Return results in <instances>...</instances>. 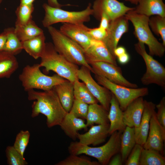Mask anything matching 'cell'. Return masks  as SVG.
Here are the masks:
<instances>
[{"mask_svg": "<svg viewBox=\"0 0 165 165\" xmlns=\"http://www.w3.org/2000/svg\"><path fill=\"white\" fill-rule=\"evenodd\" d=\"M27 92L28 100L35 101L31 106V117L34 118L42 114L46 117L48 127L59 126L68 112L62 105L54 89L42 92L31 90Z\"/></svg>", "mask_w": 165, "mask_h": 165, "instance_id": "cell-1", "label": "cell"}, {"mask_svg": "<svg viewBox=\"0 0 165 165\" xmlns=\"http://www.w3.org/2000/svg\"><path fill=\"white\" fill-rule=\"evenodd\" d=\"M122 133L115 131L110 135L108 141L101 146L91 147L75 141L70 143L68 150L70 154H85L96 159L101 165H107L112 157L120 151Z\"/></svg>", "mask_w": 165, "mask_h": 165, "instance_id": "cell-2", "label": "cell"}, {"mask_svg": "<svg viewBox=\"0 0 165 165\" xmlns=\"http://www.w3.org/2000/svg\"><path fill=\"white\" fill-rule=\"evenodd\" d=\"M41 58L40 66L44 67L46 72L53 71L73 83L78 79V65L69 62L59 54L54 49L53 43L46 42L45 51Z\"/></svg>", "mask_w": 165, "mask_h": 165, "instance_id": "cell-3", "label": "cell"}, {"mask_svg": "<svg viewBox=\"0 0 165 165\" xmlns=\"http://www.w3.org/2000/svg\"><path fill=\"white\" fill-rule=\"evenodd\" d=\"M134 9L128 11L125 15L133 25L135 36L138 42L147 45L150 55L163 57L165 52V46L153 35L148 25L149 17L137 13Z\"/></svg>", "mask_w": 165, "mask_h": 165, "instance_id": "cell-4", "label": "cell"}, {"mask_svg": "<svg viewBox=\"0 0 165 165\" xmlns=\"http://www.w3.org/2000/svg\"><path fill=\"white\" fill-rule=\"evenodd\" d=\"M47 28L54 49L59 54L69 62L86 67L91 71V67L85 59L84 50L78 44L52 26Z\"/></svg>", "mask_w": 165, "mask_h": 165, "instance_id": "cell-5", "label": "cell"}, {"mask_svg": "<svg viewBox=\"0 0 165 165\" xmlns=\"http://www.w3.org/2000/svg\"><path fill=\"white\" fill-rule=\"evenodd\" d=\"M39 64H35L27 65L23 69L19 78L25 91L34 89L49 90L66 79L56 74L46 75L41 72Z\"/></svg>", "mask_w": 165, "mask_h": 165, "instance_id": "cell-6", "label": "cell"}, {"mask_svg": "<svg viewBox=\"0 0 165 165\" xmlns=\"http://www.w3.org/2000/svg\"><path fill=\"white\" fill-rule=\"evenodd\" d=\"M42 7L45 11V16L42 23L46 28L59 23L84 24L90 20V16L93 14L90 3L85 9L79 11H66L61 8L51 7L46 3H44Z\"/></svg>", "mask_w": 165, "mask_h": 165, "instance_id": "cell-7", "label": "cell"}, {"mask_svg": "<svg viewBox=\"0 0 165 165\" xmlns=\"http://www.w3.org/2000/svg\"><path fill=\"white\" fill-rule=\"evenodd\" d=\"M135 51L143 59L146 71L141 78V83L145 85L156 84L165 89V68L146 51L145 44L138 42L134 44Z\"/></svg>", "mask_w": 165, "mask_h": 165, "instance_id": "cell-8", "label": "cell"}, {"mask_svg": "<svg viewBox=\"0 0 165 165\" xmlns=\"http://www.w3.org/2000/svg\"><path fill=\"white\" fill-rule=\"evenodd\" d=\"M94 77L99 84L107 89L115 96L122 111L136 98L149 93L147 87L129 88L113 83L101 75H95Z\"/></svg>", "mask_w": 165, "mask_h": 165, "instance_id": "cell-9", "label": "cell"}, {"mask_svg": "<svg viewBox=\"0 0 165 165\" xmlns=\"http://www.w3.org/2000/svg\"><path fill=\"white\" fill-rule=\"evenodd\" d=\"M90 72L86 67L81 66L78 72V78L85 83L94 97L108 112L112 94L107 89L95 81L91 76Z\"/></svg>", "mask_w": 165, "mask_h": 165, "instance_id": "cell-10", "label": "cell"}, {"mask_svg": "<svg viewBox=\"0 0 165 165\" xmlns=\"http://www.w3.org/2000/svg\"><path fill=\"white\" fill-rule=\"evenodd\" d=\"M92 68L91 72L94 75L105 77L110 82L125 87L137 88V84L132 83L123 76L120 67L105 62H93L90 64Z\"/></svg>", "mask_w": 165, "mask_h": 165, "instance_id": "cell-11", "label": "cell"}, {"mask_svg": "<svg viewBox=\"0 0 165 165\" xmlns=\"http://www.w3.org/2000/svg\"><path fill=\"white\" fill-rule=\"evenodd\" d=\"M134 7H130L117 0H95L92 9L93 15L100 20L101 15L106 14L111 20L124 15Z\"/></svg>", "mask_w": 165, "mask_h": 165, "instance_id": "cell-12", "label": "cell"}, {"mask_svg": "<svg viewBox=\"0 0 165 165\" xmlns=\"http://www.w3.org/2000/svg\"><path fill=\"white\" fill-rule=\"evenodd\" d=\"M129 21L124 15L110 21L107 36L103 42L114 56V51L122 35L128 31Z\"/></svg>", "mask_w": 165, "mask_h": 165, "instance_id": "cell-13", "label": "cell"}, {"mask_svg": "<svg viewBox=\"0 0 165 165\" xmlns=\"http://www.w3.org/2000/svg\"><path fill=\"white\" fill-rule=\"evenodd\" d=\"M156 112H154L150 119L148 137L143 147L155 150L164 155L165 129L158 121Z\"/></svg>", "mask_w": 165, "mask_h": 165, "instance_id": "cell-14", "label": "cell"}, {"mask_svg": "<svg viewBox=\"0 0 165 165\" xmlns=\"http://www.w3.org/2000/svg\"><path fill=\"white\" fill-rule=\"evenodd\" d=\"M88 28L84 24L63 23L59 30L78 44L84 51L90 46L93 40L89 34Z\"/></svg>", "mask_w": 165, "mask_h": 165, "instance_id": "cell-15", "label": "cell"}, {"mask_svg": "<svg viewBox=\"0 0 165 165\" xmlns=\"http://www.w3.org/2000/svg\"><path fill=\"white\" fill-rule=\"evenodd\" d=\"M85 59L90 64L103 61L118 66L116 57L113 55L102 42L93 40L90 46L84 51Z\"/></svg>", "mask_w": 165, "mask_h": 165, "instance_id": "cell-16", "label": "cell"}, {"mask_svg": "<svg viewBox=\"0 0 165 165\" xmlns=\"http://www.w3.org/2000/svg\"><path fill=\"white\" fill-rule=\"evenodd\" d=\"M109 123L92 125L88 131L83 134L78 133L79 142L83 145L95 146L105 141L109 134Z\"/></svg>", "mask_w": 165, "mask_h": 165, "instance_id": "cell-17", "label": "cell"}, {"mask_svg": "<svg viewBox=\"0 0 165 165\" xmlns=\"http://www.w3.org/2000/svg\"><path fill=\"white\" fill-rule=\"evenodd\" d=\"M156 105L151 101L145 100L142 117L138 127L134 128L136 143L143 145L148 137L150 119L155 111Z\"/></svg>", "mask_w": 165, "mask_h": 165, "instance_id": "cell-18", "label": "cell"}, {"mask_svg": "<svg viewBox=\"0 0 165 165\" xmlns=\"http://www.w3.org/2000/svg\"><path fill=\"white\" fill-rule=\"evenodd\" d=\"M145 104L143 97H139L130 104L123 112L124 122L127 126L139 127L142 117Z\"/></svg>", "mask_w": 165, "mask_h": 165, "instance_id": "cell-19", "label": "cell"}, {"mask_svg": "<svg viewBox=\"0 0 165 165\" xmlns=\"http://www.w3.org/2000/svg\"><path fill=\"white\" fill-rule=\"evenodd\" d=\"M108 117L110 122L109 134L116 131L123 132L126 126L123 119V113L119 103L115 96L112 94Z\"/></svg>", "mask_w": 165, "mask_h": 165, "instance_id": "cell-20", "label": "cell"}, {"mask_svg": "<svg viewBox=\"0 0 165 165\" xmlns=\"http://www.w3.org/2000/svg\"><path fill=\"white\" fill-rule=\"evenodd\" d=\"M59 126L65 134L74 141L77 138L79 130L88 129L84 119L76 117L70 112L67 113Z\"/></svg>", "mask_w": 165, "mask_h": 165, "instance_id": "cell-21", "label": "cell"}, {"mask_svg": "<svg viewBox=\"0 0 165 165\" xmlns=\"http://www.w3.org/2000/svg\"><path fill=\"white\" fill-rule=\"evenodd\" d=\"M163 0H140L134 10L149 17L153 15L165 17V5Z\"/></svg>", "mask_w": 165, "mask_h": 165, "instance_id": "cell-22", "label": "cell"}, {"mask_svg": "<svg viewBox=\"0 0 165 165\" xmlns=\"http://www.w3.org/2000/svg\"><path fill=\"white\" fill-rule=\"evenodd\" d=\"M53 89L64 109L67 112H69L75 99L73 83L65 79L55 86Z\"/></svg>", "mask_w": 165, "mask_h": 165, "instance_id": "cell-23", "label": "cell"}, {"mask_svg": "<svg viewBox=\"0 0 165 165\" xmlns=\"http://www.w3.org/2000/svg\"><path fill=\"white\" fill-rule=\"evenodd\" d=\"M46 37L44 33L22 42L23 50L36 59L41 58L46 48Z\"/></svg>", "mask_w": 165, "mask_h": 165, "instance_id": "cell-24", "label": "cell"}, {"mask_svg": "<svg viewBox=\"0 0 165 165\" xmlns=\"http://www.w3.org/2000/svg\"><path fill=\"white\" fill-rule=\"evenodd\" d=\"M108 112L101 105L95 103L89 105L86 119L87 126L94 124H101L109 123L108 117Z\"/></svg>", "mask_w": 165, "mask_h": 165, "instance_id": "cell-25", "label": "cell"}, {"mask_svg": "<svg viewBox=\"0 0 165 165\" xmlns=\"http://www.w3.org/2000/svg\"><path fill=\"white\" fill-rule=\"evenodd\" d=\"M18 67L15 55L4 51L0 52V78H9Z\"/></svg>", "mask_w": 165, "mask_h": 165, "instance_id": "cell-26", "label": "cell"}, {"mask_svg": "<svg viewBox=\"0 0 165 165\" xmlns=\"http://www.w3.org/2000/svg\"><path fill=\"white\" fill-rule=\"evenodd\" d=\"M136 144L134 128L126 126L120 139V152L123 162L126 160Z\"/></svg>", "mask_w": 165, "mask_h": 165, "instance_id": "cell-27", "label": "cell"}, {"mask_svg": "<svg viewBox=\"0 0 165 165\" xmlns=\"http://www.w3.org/2000/svg\"><path fill=\"white\" fill-rule=\"evenodd\" d=\"M15 31L21 42H23L41 35L43 31L32 20L21 25H15Z\"/></svg>", "mask_w": 165, "mask_h": 165, "instance_id": "cell-28", "label": "cell"}, {"mask_svg": "<svg viewBox=\"0 0 165 165\" xmlns=\"http://www.w3.org/2000/svg\"><path fill=\"white\" fill-rule=\"evenodd\" d=\"M4 31L6 36V42L4 51L15 56L21 52L23 50L22 42L16 34L14 28H6Z\"/></svg>", "mask_w": 165, "mask_h": 165, "instance_id": "cell-29", "label": "cell"}, {"mask_svg": "<svg viewBox=\"0 0 165 165\" xmlns=\"http://www.w3.org/2000/svg\"><path fill=\"white\" fill-rule=\"evenodd\" d=\"M73 84L75 99L89 105L98 103V101L91 94L84 82H81L79 79H77Z\"/></svg>", "mask_w": 165, "mask_h": 165, "instance_id": "cell-30", "label": "cell"}, {"mask_svg": "<svg viewBox=\"0 0 165 165\" xmlns=\"http://www.w3.org/2000/svg\"><path fill=\"white\" fill-rule=\"evenodd\" d=\"M165 158L163 155L154 150H142L139 165H164Z\"/></svg>", "mask_w": 165, "mask_h": 165, "instance_id": "cell-31", "label": "cell"}, {"mask_svg": "<svg viewBox=\"0 0 165 165\" xmlns=\"http://www.w3.org/2000/svg\"><path fill=\"white\" fill-rule=\"evenodd\" d=\"M33 4H20L16 10V17L15 25L25 24L32 20V14L34 10Z\"/></svg>", "mask_w": 165, "mask_h": 165, "instance_id": "cell-32", "label": "cell"}, {"mask_svg": "<svg viewBox=\"0 0 165 165\" xmlns=\"http://www.w3.org/2000/svg\"><path fill=\"white\" fill-rule=\"evenodd\" d=\"M148 25L152 31L160 36L162 44L165 46V17L153 15L149 17Z\"/></svg>", "mask_w": 165, "mask_h": 165, "instance_id": "cell-33", "label": "cell"}, {"mask_svg": "<svg viewBox=\"0 0 165 165\" xmlns=\"http://www.w3.org/2000/svg\"><path fill=\"white\" fill-rule=\"evenodd\" d=\"M56 165H100L95 161H92L89 158L78 155L70 154L64 160L59 161Z\"/></svg>", "mask_w": 165, "mask_h": 165, "instance_id": "cell-34", "label": "cell"}, {"mask_svg": "<svg viewBox=\"0 0 165 165\" xmlns=\"http://www.w3.org/2000/svg\"><path fill=\"white\" fill-rule=\"evenodd\" d=\"M28 130L20 131L17 135L13 145L15 149L22 156L28 144L30 137Z\"/></svg>", "mask_w": 165, "mask_h": 165, "instance_id": "cell-35", "label": "cell"}, {"mask_svg": "<svg viewBox=\"0 0 165 165\" xmlns=\"http://www.w3.org/2000/svg\"><path fill=\"white\" fill-rule=\"evenodd\" d=\"M6 152L8 165H26L28 164L24 156L20 154L13 146H7Z\"/></svg>", "mask_w": 165, "mask_h": 165, "instance_id": "cell-36", "label": "cell"}, {"mask_svg": "<svg viewBox=\"0 0 165 165\" xmlns=\"http://www.w3.org/2000/svg\"><path fill=\"white\" fill-rule=\"evenodd\" d=\"M89 105L86 103L75 99L70 112L78 118L86 119Z\"/></svg>", "mask_w": 165, "mask_h": 165, "instance_id": "cell-37", "label": "cell"}, {"mask_svg": "<svg viewBox=\"0 0 165 165\" xmlns=\"http://www.w3.org/2000/svg\"><path fill=\"white\" fill-rule=\"evenodd\" d=\"M142 146L136 143L132 150L125 163L126 165H139V161Z\"/></svg>", "mask_w": 165, "mask_h": 165, "instance_id": "cell-38", "label": "cell"}, {"mask_svg": "<svg viewBox=\"0 0 165 165\" xmlns=\"http://www.w3.org/2000/svg\"><path fill=\"white\" fill-rule=\"evenodd\" d=\"M88 32L93 40L104 42L107 34V30L102 29L99 27L94 28H88Z\"/></svg>", "mask_w": 165, "mask_h": 165, "instance_id": "cell-39", "label": "cell"}, {"mask_svg": "<svg viewBox=\"0 0 165 165\" xmlns=\"http://www.w3.org/2000/svg\"><path fill=\"white\" fill-rule=\"evenodd\" d=\"M157 109L156 112L157 119L160 125L165 129V97H163L160 102L156 105Z\"/></svg>", "mask_w": 165, "mask_h": 165, "instance_id": "cell-40", "label": "cell"}, {"mask_svg": "<svg viewBox=\"0 0 165 165\" xmlns=\"http://www.w3.org/2000/svg\"><path fill=\"white\" fill-rule=\"evenodd\" d=\"M99 27L102 29L107 30L108 28L110 20L108 16L103 14L101 16Z\"/></svg>", "mask_w": 165, "mask_h": 165, "instance_id": "cell-41", "label": "cell"}, {"mask_svg": "<svg viewBox=\"0 0 165 165\" xmlns=\"http://www.w3.org/2000/svg\"><path fill=\"white\" fill-rule=\"evenodd\" d=\"M123 161L121 154L117 153L114 155L109 161V165H121L123 164Z\"/></svg>", "mask_w": 165, "mask_h": 165, "instance_id": "cell-42", "label": "cell"}, {"mask_svg": "<svg viewBox=\"0 0 165 165\" xmlns=\"http://www.w3.org/2000/svg\"><path fill=\"white\" fill-rule=\"evenodd\" d=\"M117 57L118 62L122 64H127L130 60V56L127 52Z\"/></svg>", "mask_w": 165, "mask_h": 165, "instance_id": "cell-43", "label": "cell"}, {"mask_svg": "<svg viewBox=\"0 0 165 165\" xmlns=\"http://www.w3.org/2000/svg\"><path fill=\"white\" fill-rule=\"evenodd\" d=\"M6 40L5 32L3 31L0 33V52L4 50Z\"/></svg>", "mask_w": 165, "mask_h": 165, "instance_id": "cell-44", "label": "cell"}, {"mask_svg": "<svg viewBox=\"0 0 165 165\" xmlns=\"http://www.w3.org/2000/svg\"><path fill=\"white\" fill-rule=\"evenodd\" d=\"M127 52L126 49L123 46H117L114 50V53L115 57H118Z\"/></svg>", "mask_w": 165, "mask_h": 165, "instance_id": "cell-45", "label": "cell"}, {"mask_svg": "<svg viewBox=\"0 0 165 165\" xmlns=\"http://www.w3.org/2000/svg\"><path fill=\"white\" fill-rule=\"evenodd\" d=\"M48 4L50 6L55 8H61L63 6L60 4L58 2L57 0H47Z\"/></svg>", "mask_w": 165, "mask_h": 165, "instance_id": "cell-46", "label": "cell"}, {"mask_svg": "<svg viewBox=\"0 0 165 165\" xmlns=\"http://www.w3.org/2000/svg\"><path fill=\"white\" fill-rule=\"evenodd\" d=\"M35 0H20V4L29 5L33 4Z\"/></svg>", "mask_w": 165, "mask_h": 165, "instance_id": "cell-47", "label": "cell"}, {"mask_svg": "<svg viewBox=\"0 0 165 165\" xmlns=\"http://www.w3.org/2000/svg\"><path fill=\"white\" fill-rule=\"evenodd\" d=\"M125 1L130 2L132 4L137 5L140 0H125Z\"/></svg>", "mask_w": 165, "mask_h": 165, "instance_id": "cell-48", "label": "cell"}, {"mask_svg": "<svg viewBox=\"0 0 165 165\" xmlns=\"http://www.w3.org/2000/svg\"><path fill=\"white\" fill-rule=\"evenodd\" d=\"M3 0H0V4L1 3Z\"/></svg>", "mask_w": 165, "mask_h": 165, "instance_id": "cell-49", "label": "cell"}]
</instances>
